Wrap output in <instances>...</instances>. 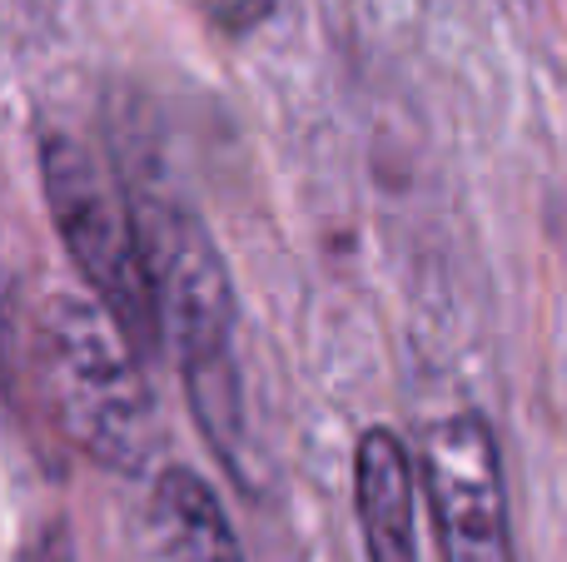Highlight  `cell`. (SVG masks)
<instances>
[{"instance_id":"7","label":"cell","mask_w":567,"mask_h":562,"mask_svg":"<svg viewBox=\"0 0 567 562\" xmlns=\"http://www.w3.org/2000/svg\"><path fill=\"white\" fill-rule=\"evenodd\" d=\"M205 25H215L219 35H255L269 15L279 10V0H185Z\"/></svg>"},{"instance_id":"1","label":"cell","mask_w":567,"mask_h":562,"mask_svg":"<svg viewBox=\"0 0 567 562\" xmlns=\"http://www.w3.org/2000/svg\"><path fill=\"white\" fill-rule=\"evenodd\" d=\"M130 215H135L140 254H145L150 304H155L159 344H169L189 394L199 434L235 473H245V384H239V304L229 284L225 254L189 199L159 175L140 165L125 179Z\"/></svg>"},{"instance_id":"3","label":"cell","mask_w":567,"mask_h":562,"mask_svg":"<svg viewBox=\"0 0 567 562\" xmlns=\"http://www.w3.org/2000/svg\"><path fill=\"white\" fill-rule=\"evenodd\" d=\"M40 185H45L60 244L85 279V294L115 319V329L130 339L135 354L159 348L145 254H140L135 215H130L125 179L115 175V165H105L100 149L80 135L45 129L40 135Z\"/></svg>"},{"instance_id":"4","label":"cell","mask_w":567,"mask_h":562,"mask_svg":"<svg viewBox=\"0 0 567 562\" xmlns=\"http://www.w3.org/2000/svg\"><path fill=\"white\" fill-rule=\"evenodd\" d=\"M413 473L423 483L443 562H518L503 454L483 414H443L419 428Z\"/></svg>"},{"instance_id":"6","label":"cell","mask_w":567,"mask_h":562,"mask_svg":"<svg viewBox=\"0 0 567 562\" xmlns=\"http://www.w3.org/2000/svg\"><path fill=\"white\" fill-rule=\"evenodd\" d=\"M150 533L159 562H245L219 493L195 468H165L150 488Z\"/></svg>"},{"instance_id":"5","label":"cell","mask_w":567,"mask_h":562,"mask_svg":"<svg viewBox=\"0 0 567 562\" xmlns=\"http://www.w3.org/2000/svg\"><path fill=\"white\" fill-rule=\"evenodd\" d=\"M413 454L393 428H363L353 448V513L369 562H419Z\"/></svg>"},{"instance_id":"2","label":"cell","mask_w":567,"mask_h":562,"mask_svg":"<svg viewBox=\"0 0 567 562\" xmlns=\"http://www.w3.org/2000/svg\"><path fill=\"white\" fill-rule=\"evenodd\" d=\"M45 374L70 438L105 473L140 478L155 458V398L140 354L90 294H55L40 314Z\"/></svg>"}]
</instances>
